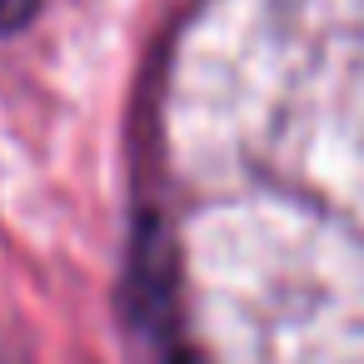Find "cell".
<instances>
[{"instance_id":"cell-1","label":"cell","mask_w":364,"mask_h":364,"mask_svg":"<svg viewBox=\"0 0 364 364\" xmlns=\"http://www.w3.org/2000/svg\"><path fill=\"white\" fill-rule=\"evenodd\" d=\"M31 16H36V0H0V36L21 31Z\"/></svg>"}]
</instances>
